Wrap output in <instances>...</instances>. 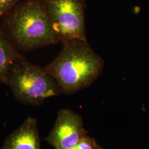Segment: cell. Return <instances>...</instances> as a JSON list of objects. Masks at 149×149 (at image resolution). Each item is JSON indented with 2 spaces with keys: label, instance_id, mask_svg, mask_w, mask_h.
<instances>
[{
  "label": "cell",
  "instance_id": "5",
  "mask_svg": "<svg viewBox=\"0 0 149 149\" xmlns=\"http://www.w3.org/2000/svg\"><path fill=\"white\" fill-rule=\"evenodd\" d=\"M86 135L81 116L66 108L59 111L53 128L45 140L55 149H71Z\"/></svg>",
  "mask_w": 149,
  "mask_h": 149
},
{
  "label": "cell",
  "instance_id": "4",
  "mask_svg": "<svg viewBox=\"0 0 149 149\" xmlns=\"http://www.w3.org/2000/svg\"><path fill=\"white\" fill-rule=\"evenodd\" d=\"M59 42L87 39L84 0H43Z\"/></svg>",
  "mask_w": 149,
  "mask_h": 149
},
{
  "label": "cell",
  "instance_id": "6",
  "mask_svg": "<svg viewBox=\"0 0 149 149\" xmlns=\"http://www.w3.org/2000/svg\"><path fill=\"white\" fill-rule=\"evenodd\" d=\"M0 149H42L37 119L27 117L6 138Z\"/></svg>",
  "mask_w": 149,
  "mask_h": 149
},
{
  "label": "cell",
  "instance_id": "9",
  "mask_svg": "<svg viewBox=\"0 0 149 149\" xmlns=\"http://www.w3.org/2000/svg\"><path fill=\"white\" fill-rule=\"evenodd\" d=\"M21 0H0V21Z\"/></svg>",
  "mask_w": 149,
  "mask_h": 149
},
{
  "label": "cell",
  "instance_id": "8",
  "mask_svg": "<svg viewBox=\"0 0 149 149\" xmlns=\"http://www.w3.org/2000/svg\"><path fill=\"white\" fill-rule=\"evenodd\" d=\"M71 149H103L94 139L86 135Z\"/></svg>",
  "mask_w": 149,
  "mask_h": 149
},
{
  "label": "cell",
  "instance_id": "2",
  "mask_svg": "<svg viewBox=\"0 0 149 149\" xmlns=\"http://www.w3.org/2000/svg\"><path fill=\"white\" fill-rule=\"evenodd\" d=\"M0 26L19 50L29 52L60 42L43 0H21Z\"/></svg>",
  "mask_w": 149,
  "mask_h": 149
},
{
  "label": "cell",
  "instance_id": "7",
  "mask_svg": "<svg viewBox=\"0 0 149 149\" xmlns=\"http://www.w3.org/2000/svg\"><path fill=\"white\" fill-rule=\"evenodd\" d=\"M23 56L11 42L0 26V82L6 84L8 69L16 59Z\"/></svg>",
  "mask_w": 149,
  "mask_h": 149
},
{
  "label": "cell",
  "instance_id": "1",
  "mask_svg": "<svg viewBox=\"0 0 149 149\" xmlns=\"http://www.w3.org/2000/svg\"><path fill=\"white\" fill-rule=\"evenodd\" d=\"M58 56L44 68L69 95L90 86L101 74L104 63L87 39L66 41Z\"/></svg>",
  "mask_w": 149,
  "mask_h": 149
},
{
  "label": "cell",
  "instance_id": "3",
  "mask_svg": "<svg viewBox=\"0 0 149 149\" xmlns=\"http://www.w3.org/2000/svg\"><path fill=\"white\" fill-rule=\"evenodd\" d=\"M5 85L18 101L34 106L61 92L57 82L44 68L31 63L24 56L10 65Z\"/></svg>",
  "mask_w": 149,
  "mask_h": 149
}]
</instances>
